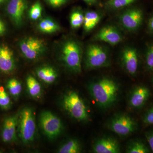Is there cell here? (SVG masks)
<instances>
[{
	"label": "cell",
	"mask_w": 153,
	"mask_h": 153,
	"mask_svg": "<svg viewBox=\"0 0 153 153\" xmlns=\"http://www.w3.org/2000/svg\"><path fill=\"white\" fill-rule=\"evenodd\" d=\"M89 90L98 106L105 108L112 105L116 100L118 86L112 79L104 78L91 83Z\"/></svg>",
	"instance_id": "6da1fadb"
},
{
	"label": "cell",
	"mask_w": 153,
	"mask_h": 153,
	"mask_svg": "<svg viewBox=\"0 0 153 153\" xmlns=\"http://www.w3.org/2000/svg\"><path fill=\"white\" fill-rule=\"evenodd\" d=\"M82 50L81 45L74 39H68L61 47L60 56L65 66L75 73L81 71Z\"/></svg>",
	"instance_id": "7a4b0ae2"
},
{
	"label": "cell",
	"mask_w": 153,
	"mask_h": 153,
	"mask_svg": "<svg viewBox=\"0 0 153 153\" xmlns=\"http://www.w3.org/2000/svg\"><path fill=\"white\" fill-rule=\"evenodd\" d=\"M18 128L19 136L23 143L27 144L33 141L36 134V119L30 108H25L20 112Z\"/></svg>",
	"instance_id": "3957f363"
},
{
	"label": "cell",
	"mask_w": 153,
	"mask_h": 153,
	"mask_svg": "<svg viewBox=\"0 0 153 153\" xmlns=\"http://www.w3.org/2000/svg\"><path fill=\"white\" fill-rule=\"evenodd\" d=\"M63 105L71 117L76 120L82 121L88 119V114L85 103L75 91H69L64 95Z\"/></svg>",
	"instance_id": "277c9868"
},
{
	"label": "cell",
	"mask_w": 153,
	"mask_h": 153,
	"mask_svg": "<svg viewBox=\"0 0 153 153\" xmlns=\"http://www.w3.org/2000/svg\"><path fill=\"white\" fill-rule=\"evenodd\" d=\"M108 62V53L106 48L95 44L88 46L85 54V64L87 68H101L106 66Z\"/></svg>",
	"instance_id": "5b68a950"
},
{
	"label": "cell",
	"mask_w": 153,
	"mask_h": 153,
	"mask_svg": "<svg viewBox=\"0 0 153 153\" xmlns=\"http://www.w3.org/2000/svg\"><path fill=\"white\" fill-rule=\"evenodd\" d=\"M39 122L42 131L49 139H54L61 133L62 122L52 112L46 111L41 113Z\"/></svg>",
	"instance_id": "8992f818"
},
{
	"label": "cell",
	"mask_w": 153,
	"mask_h": 153,
	"mask_svg": "<svg viewBox=\"0 0 153 153\" xmlns=\"http://www.w3.org/2000/svg\"><path fill=\"white\" fill-rule=\"evenodd\" d=\"M20 50L27 59L34 60L43 55L46 49L44 41L39 38L29 37L20 41Z\"/></svg>",
	"instance_id": "52a82bcc"
},
{
	"label": "cell",
	"mask_w": 153,
	"mask_h": 153,
	"mask_svg": "<svg viewBox=\"0 0 153 153\" xmlns=\"http://www.w3.org/2000/svg\"><path fill=\"white\" fill-rule=\"evenodd\" d=\"M109 128L119 135L126 136L134 131L136 124L134 121L126 115H120L113 119Z\"/></svg>",
	"instance_id": "ba28073f"
},
{
	"label": "cell",
	"mask_w": 153,
	"mask_h": 153,
	"mask_svg": "<svg viewBox=\"0 0 153 153\" xmlns=\"http://www.w3.org/2000/svg\"><path fill=\"white\" fill-rule=\"evenodd\" d=\"M143 19V12L140 10L136 8L129 9L120 15V22L126 30L134 31L139 27Z\"/></svg>",
	"instance_id": "9c48e42d"
},
{
	"label": "cell",
	"mask_w": 153,
	"mask_h": 153,
	"mask_svg": "<svg viewBox=\"0 0 153 153\" xmlns=\"http://www.w3.org/2000/svg\"><path fill=\"white\" fill-rule=\"evenodd\" d=\"M27 8L26 0H10L7 11L12 21L17 27L22 25L25 11Z\"/></svg>",
	"instance_id": "30bf717a"
},
{
	"label": "cell",
	"mask_w": 153,
	"mask_h": 153,
	"mask_svg": "<svg viewBox=\"0 0 153 153\" xmlns=\"http://www.w3.org/2000/svg\"><path fill=\"white\" fill-rule=\"evenodd\" d=\"M122 38L121 34L115 27L108 25L102 28L96 34L94 40L114 46L120 43Z\"/></svg>",
	"instance_id": "8fae6325"
},
{
	"label": "cell",
	"mask_w": 153,
	"mask_h": 153,
	"mask_svg": "<svg viewBox=\"0 0 153 153\" xmlns=\"http://www.w3.org/2000/svg\"><path fill=\"white\" fill-rule=\"evenodd\" d=\"M121 60L125 69L131 75L136 73L138 66V58L136 49L127 47L122 52Z\"/></svg>",
	"instance_id": "7c38bea8"
},
{
	"label": "cell",
	"mask_w": 153,
	"mask_h": 153,
	"mask_svg": "<svg viewBox=\"0 0 153 153\" xmlns=\"http://www.w3.org/2000/svg\"><path fill=\"white\" fill-rule=\"evenodd\" d=\"M19 115L16 114L9 117L4 120L1 131L2 139L4 142H13L16 140Z\"/></svg>",
	"instance_id": "4fadbf2b"
},
{
	"label": "cell",
	"mask_w": 153,
	"mask_h": 153,
	"mask_svg": "<svg viewBox=\"0 0 153 153\" xmlns=\"http://www.w3.org/2000/svg\"><path fill=\"white\" fill-rule=\"evenodd\" d=\"M16 62L13 51L6 45L0 46V71L6 74L13 71Z\"/></svg>",
	"instance_id": "5bb4252c"
},
{
	"label": "cell",
	"mask_w": 153,
	"mask_h": 153,
	"mask_svg": "<svg viewBox=\"0 0 153 153\" xmlns=\"http://www.w3.org/2000/svg\"><path fill=\"white\" fill-rule=\"evenodd\" d=\"M94 152L96 153H118L120 152L118 143L114 139L102 138L97 140L94 145Z\"/></svg>",
	"instance_id": "9a60e30c"
},
{
	"label": "cell",
	"mask_w": 153,
	"mask_h": 153,
	"mask_svg": "<svg viewBox=\"0 0 153 153\" xmlns=\"http://www.w3.org/2000/svg\"><path fill=\"white\" fill-rule=\"evenodd\" d=\"M148 88L139 86L136 88L132 93L130 99V105L134 108H140L145 104L149 96Z\"/></svg>",
	"instance_id": "2e32d148"
},
{
	"label": "cell",
	"mask_w": 153,
	"mask_h": 153,
	"mask_svg": "<svg viewBox=\"0 0 153 153\" xmlns=\"http://www.w3.org/2000/svg\"><path fill=\"white\" fill-rule=\"evenodd\" d=\"M101 14L96 11H88L84 16L83 26L84 31L86 33L90 32L100 22Z\"/></svg>",
	"instance_id": "e0dca14e"
},
{
	"label": "cell",
	"mask_w": 153,
	"mask_h": 153,
	"mask_svg": "<svg viewBox=\"0 0 153 153\" xmlns=\"http://www.w3.org/2000/svg\"><path fill=\"white\" fill-rule=\"evenodd\" d=\"M36 74L39 79L47 84H51L55 82L57 76V72L50 66H44L38 68Z\"/></svg>",
	"instance_id": "ac0fdd59"
},
{
	"label": "cell",
	"mask_w": 153,
	"mask_h": 153,
	"mask_svg": "<svg viewBox=\"0 0 153 153\" xmlns=\"http://www.w3.org/2000/svg\"><path fill=\"white\" fill-rule=\"evenodd\" d=\"M28 92L33 98H38L41 96V86L40 83L33 76H28L26 80Z\"/></svg>",
	"instance_id": "d6986e66"
},
{
	"label": "cell",
	"mask_w": 153,
	"mask_h": 153,
	"mask_svg": "<svg viewBox=\"0 0 153 153\" xmlns=\"http://www.w3.org/2000/svg\"><path fill=\"white\" fill-rule=\"evenodd\" d=\"M38 28L41 32L45 33H55L60 30V27L56 22L52 19H44L39 22Z\"/></svg>",
	"instance_id": "ffe728a7"
},
{
	"label": "cell",
	"mask_w": 153,
	"mask_h": 153,
	"mask_svg": "<svg viewBox=\"0 0 153 153\" xmlns=\"http://www.w3.org/2000/svg\"><path fill=\"white\" fill-rule=\"evenodd\" d=\"M81 151L79 143L75 140H71L63 144L59 149L58 153H79Z\"/></svg>",
	"instance_id": "44dd1931"
},
{
	"label": "cell",
	"mask_w": 153,
	"mask_h": 153,
	"mask_svg": "<svg viewBox=\"0 0 153 153\" xmlns=\"http://www.w3.org/2000/svg\"><path fill=\"white\" fill-rule=\"evenodd\" d=\"M7 88L10 94L14 97H17L20 95L22 91V85L18 79L12 78L8 81Z\"/></svg>",
	"instance_id": "7402d4cb"
},
{
	"label": "cell",
	"mask_w": 153,
	"mask_h": 153,
	"mask_svg": "<svg viewBox=\"0 0 153 153\" xmlns=\"http://www.w3.org/2000/svg\"><path fill=\"white\" fill-rule=\"evenodd\" d=\"M84 16L79 10H75L71 13L70 17V23L71 27L77 29L83 25Z\"/></svg>",
	"instance_id": "603a6c76"
},
{
	"label": "cell",
	"mask_w": 153,
	"mask_h": 153,
	"mask_svg": "<svg viewBox=\"0 0 153 153\" xmlns=\"http://www.w3.org/2000/svg\"><path fill=\"white\" fill-rule=\"evenodd\" d=\"M136 1V0H108L105 5L108 8L116 10L130 5Z\"/></svg>",
	"instance_id": "cb8c5ba5"
},
{
	"label": "cell",
	"mask_w": 153,
	"mask_h": 153,
	"mask_svg": "<svg viewBox=\"0 0 153 153\" xmlns=\"http://www.w3.org/2000/svg\"><path fill=\"white\" fill-rule=\"evenodd\" d=\"M127 152L128 153H147L149 152V150L143 143L135 141L130 145Z\"/></svg>",
	"instance_id": "d4e9b609"
},
{
	"label": "cell",
	"mask_w": 153,
	"mask_h": 153,
	"mask_svg": "<svg viewBox=\"0 0 153 153\" xmlns=\"http://www.w3.org/2000/svg\"><path fill=\"white\" fill-rule=\"evenodd\" d=\"M10 97L3 86H0V107L2 109L7 110L11 106Z\"/></svg>",
	"instance_id": "484cf974"
},
{
	"label": "cell",
	"mask_w": 153,
	"mask_h": 153,
	"mask_svg": "<svg viewBox=\"0 0 153 153\" xmlns=\"http://www.w3.org/2000/svg\"><path fill=\"white\" fill-rule=\"evenodd\" d=\"M42 12V7L41 3L36 2L31 7L29 12V16L32 20H38L41 17Z\"/></svg>",
	"instance_id": "4316f807"
},
{
	"label": "cell",
	"mask_w": 153,
	"mask_h": 153,
	"mask_svg": "<svg viewBox=\"0 0 153 153\" xmlns=\"http://www.w3.org/2000/svg\"><path fill=\"white\" fill-rule=\"evenodd\" d=\"M146 62L147 68L149 70H153V45L147 49L146 55Z\"/></svg>",
	"instance_id": "83f0119b"
},
{
	"label": "cell",
	"mask_w": 153,
	"mask_h": 153,
	"mask_svg": "<svg viewBox=\"0 0 153 153\" xmlns=\"http://www.w3.org/2000/svg\"><path fill=\"white\" fill-rule=\"evenodd\" d=\"M143 122L147 125H153V107L145 114Z\"/></svg>",
	"instance_id": "f1b7e54d"
},
{
	"label": "cell",
	"mask_w": 153,
	"mask_h": 153,
	"mask_svg": "<svg viewBox=\"0 0 153 153\" xmlns=\"http://www.w3.org/2000/svg\"><path fill=\"white\" fill-rule=\"evenodd\" d=\"M47 1L53 7H58L64 4L67 0H47Z\"/></svg>",
	"instance_id": "f546056e"
},
{
	"label": "cell",
	"mask_w": 153,
	"mask_h": 153,
	"mask_svg": "<svg viewBox=\"0 0 153 153\" xmlns=\"http://www.w3.org/2000/svg\"><path fill=\"white\" fill-rule=\"evenodd\" d=\"M146 138L151 149L153 152V132L147 134Z\"/></svg>",
	"instance_id": "4dcf8cb0"
},
{
	"label": "cell",
	"mask_w": 153,
	"mask_h": 153,
	"mask_svg": "<svg viewBox=\"0 0 153 153\" xmlns=\"http://www.w3.org/2000/svg\"><path fill=\"white\" fill-rule=\"evenodd\" d=\"M6 31V27L2 21L0 20V36L2 35Z\"/></svg>",
	"instance_id": "1f68e13d"
},
{
	"label": "cell",
	"mask_w": 153,
	"mask_h": 153,
	"mask_svg": "<svg viewBox=\"0 0 153 153\" xmlns=\"http://www.w3.org/2000/svg\"><path fill=\"white\" fill-rule=\"evenodd\" d=\"M148 27L149 30L153 32V16L149 21Z\"/></svg>",
	"instance_id": "d6a6232c"
},
{
	"label": "cell",
	"mask_w": 153,
	"mask_h": 153,
	"mask_svg": "<svg viewBox=\"0 0 153 153\" xmlns=\"http://www.w3.org/2000/svg\"><path fill=\"white\" fill-rule=\"evenodd\" d=\"M83 1L89 4H92L96 1V0H83Z\"/></svg>",
	"instance_id": "836d02e7"
},
{
	"label": "cell",
	"mask_w": 153,
	"mask_h": 153,
	"mask_svg": "<svg viewBox=\"0 0 153 153\" xmlns=\"http://www.w3.org/2000/svg\"><path fill=\"white\" fill-rule=\"evenodd\" d=\"M3 1H4V0H0V4Z\"/></svg>",
	"instance_id": "e575fe53"
},
{
	"label": "cell",
	"mask_w": 153,
	"mask_h": 153,
	"mask_svg": "<svg viewBox=\"0 0 153 153\" xmlns=\"http://www.w3.org/2000/svg\"></svg>",
	"instance_id": "d590c367"
}]
</instances>
